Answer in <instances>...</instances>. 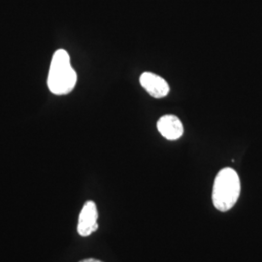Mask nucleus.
<instances>
[{"label": "nucleus", "mask_w": 262, "mask_h": 262, "mask_svg": "<svg viewBox=\"0 0 262 262\" xmlns=\"http://www.w3.org/2000/svg\"><path fill=\"white\" fill-rule=\"evenodd\" d=\"M240 179L234 169H222L215 176L213 187V204L221 212H226L234 206L240 196Z\"/></svg>", "instance_id": "f03ea898"}, {"label": "nucleus", "mask_w": 262, "mask_h": 262, "mask_svg": "<svg viewBox=\"0 0 262 262\" xmlns=\"http://www.w3.org/2000/svg\"><path fill=\"white\" fill-rule=\"evenodd\" d=\"M98 212L94 201H88L84 203V207L79 215L78 222V233L86 237L90 236L94 231L97 230L98 224Z\"/></svg>", "instance_id": "7ed1b4c3"}, {"label": "nucleus", "mask_w": 262, "mask_h": 262, "mask_svg": "<svg viewBox=\"0 0 262 262\" xmlns=\"http://www.w3.org/2000/svg\"><path fill=\"white\" fill-rule=\"evenodd\" d=\"M158 129L167 140H177L184 133L183 123L174 115H165L158 122Z\"/></svg>", "instance_id": "39448f33"}, {"label": "nucleus", "mask_w": 262, "mask_h": 262, "mask_svg": "<svg viewBox=\"0 0 262 262\" xmlns=\"http://www.w3.org/2000/svg\"><path fill=\"white\" fill-rule=\"evenodd\" d=\"M140 84L155 98L165 97L170 92L167 82L162 77L151 72H144L141 74Z\"/></svg>", "instance_id": "20e7f679"}, {"label": "nucleus", "mask_w": 262, "mask_h": 262, "mask_svg": "<svg viewBox=\"0 0 262 262\" xmlns=\"http://www.w3.org/2000/svg\"><path fill=\"white\" fill-rule=\"evenodd\" d=\"M80 262H102L100 260H97V259H94V258H88V259H84V260H81Z\"/></svg>", "instance_id": "423d86ee"}, {"label": "nucleus", "mask_w": 262, "mask_h": 262, "mask_svg": "<svg viewBox=\"0 0 262 262\" xmlns=\"http://www.w3.org/2000/svg\"><path fill=\"white\" fill-rule=\"evenodd\" d=\"M77 83V74L72 68L70 56L66 50H57L54 54L48 77V86L53 94H69Z\"/></svg>", "instance_id": "f257e3e1"}]
</instances>
